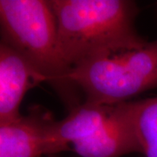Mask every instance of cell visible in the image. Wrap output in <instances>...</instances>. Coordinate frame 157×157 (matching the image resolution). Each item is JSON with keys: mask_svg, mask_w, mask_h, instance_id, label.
<instances>
[{"mask_svg": "<svg viewBox=\"0 0 157 157\" xmlns=\"http://www.w3.org/2000/svg\"><path fill=\"white\" fill-rule=\"evenodd\" d=\"M1 42L21 53L45 79L68 111L83 102L70 78L50 1L0 0Z\"/></svg>", "mask_w": 157, "mask_h": 157, "instance_id": "7a4b0ae2", "label": "cell"}, {"mask_svg": "<svg viewBox=\"0 0 157 157\" xmlns=\"http://www.w3.org/2000/svg\"><path fill=\"white\" fill-rule=\"evenodd\" d=\"M80 157H122L140 153L132 114V101L113 105L105 121L86 138L71 144Z\"/></svg>", "mask_w": 157, "mask_h": 157, "instance_id": "277c9868", "label": "cell"}, {"mask_svg": "<svg viewBox=\"0 0 157 157\" xmlns=\"http://www.w3.org/2000/svg\"><path fill=\"white\" fill-rule=\"evenodd\" d=\"M62 52L73 70L84 63L142 47L137 4L131 0H50Z\"/></svg>", "mask_w": 157, "mask_h": 157, "instance_id": "6da1fadb", "label": "cell"}, {"mask_svg": "<svg viewBox=\"0 0 157 157\" xmlns=\"http://www.w3.org/2000/svg\"><path fill=\"white\" fill-rule=\"evenodd\" d=\"M53 119L45 108L31 107L10 122L0 125V157L46 155V135Z\"/></svg>", "mask_w": 157, "mask_h": 157, "instance_id": "8992f818", "label": "cell"}, {"mask_svg": "<svg viewBox=\"0 0 157 157\" xmlns=\"http://www.w3.org/2000/svg\"><path fill=\"white\" fill-rule=\"evenodd\" d=\"M70 78L85 102L117 105L157 89V38L135 50L100 58L73 68Z\"/></svg>", "mask_w": 157, "mask_h": 157, "instance_id": "3957f363", "label": "cell"}, {"mask_svg": "<svg viewBox=\"0 0 157 157\" xmlns=\"http://www.w3.org/2000/svg\"><path fill=\"white\" fill-rule=\"evenodd\" d=\"M44 82L45 78L21 53L0 42V125L19 117L26 93Z\"/></svg>", "mask_w": 157, "mask_h": 157, "instance_id": "5b68a950", "label": "cell"}, {"mask_svg": "<svg viewBox=\"0 0 157 157\" xmlns=\"http://www.w3.org/2000/svg\"><path fill=\"white\" fill-rule=\"evenodd\" d=\"M135 132L144 157H157V96L132 101Z\"/></svg>", "mask_w": 157, "mask_h": 157, "instance_id": "ba28073f", "label": "cell"}, {"mask_svg": "<svg viewBox=\"0 0 157 157\" xmlns=\"http://www.w3.org/2000/svg\"><path fill=\"white\" fill-rule=\"evenodd\" d=\"M113 106L83 101L67 117L53 120L46 135V155L67 150L72 143L92 135L105 121Z\"/></svg>", "mask_w": 157, "mask_h": 157, "instance_id": "52a82bcc", "label": "cell"}]
</instances>
